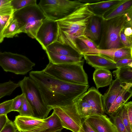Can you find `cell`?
I'll use <instances>...</instances> for the list:
<instances>
[{"label":"cell","mask_w":132,"mask_h":132,"mask_svg":"<svg viewBox=\"0 0 132 132\" xmlns=\"http://www.w3.org/2000/svg\"><path fill=\"white\" fill-rule=\"evenodd\" d=\"M11 1V0H0V16L10 15L14 13Z\"/></svg>","instance_id":"f1b7e54d"},{"label":"cell","mask_w":132,"mask_h":132,"mask_svg":"<svg viewBox=\"0 0 132 132\" xmlns=\"http://www.w3.org/2000/svg\"><path fill=\"white\" fill-rule=\"evenodd\" d=\"M131 47H123L107 49H93L90 53H99L105 55L116 62L124 58H132Z\"/></svg>","instance_id":"9a60e30c"},{"label":"cell","mask_w":132,"mask_h":132,"mask_svg":"<svg viewBox=\"0 0 132 132\" xmlns=\"http://www.w3.org/2000/svg\"><path fill=\"white\" fill-rule=\"evenodd\" d=\"M78 132H96L84 119H82V125Z\"/></svg>","instance_id":"ab89813d"},{"label":"cell","mask_w":132,"mask_h":132,"mask_svg":"<svg viewBox=\"0 0 132 132\" xmlns=\"http://www.w3.org/2000/svg\"><path fill=\"white\" fill-rule=\"evenodd\" d=\"M82 55L88 64L96 69H117L115 62L109 57L99 53H83Z\"/></svg>","instance_id":"7c38bea8"},{"label":"cell","mask_w":132,"mask_h":132,"mask_svg":"<svg viewBox=\"0 0 132 132\" xmlns=\"http://www.w3.org/2000/svg\"><path fill=\"white\" fill-rule=\"evenodd\" d=\"M58 33L57 21L46 18L39 28L35 39L45 51L48 46L56 41Z\"/></svg>","instance_id":"30bf717a"},{"label":"cell","mask_w":132,"mask_h":132,"mask_svg":"<svg viewBox=\"0 0 132 132\" xmlns=\"http://www.w3.org/2000/svg\"><path fill=\"white\" fill-rule=\"evenodd\" d=\"M54 132H61V131H56Z\"/></svg>","instance_id":"ee69618b"},{"label":"cell","mask_w":132,"mask_h":132,"mask_svg":"<svg viewBox=\"0 0 132 132\" xmlns=\"http://www.w3.org/2000/svg\"><path fill=\"white\" fill-rule=\"evenodd\" d=\"M95 15L87 3H83L70 14L57 21L58 33L56 41L70 46L81 54L76 41L79 37L85 35L90 20Z\"/></svg>","instance_id":"7a4b0ae2"},{"label":"cell","mask_w":132,"mask_h":132,"mask_svg":"<svg viewBox=\"0 0 132 132\" xmlns=\"http://www.w3.org/2000/svg\"><path fill=\"white\" fill-rule=\"evenodd\" d=\"M13 13L10 15L0 16V43L4 40V31L13 18Z\"/></svg>","instance_id":"f546056e"},{"label":"cell","mask_w":132,"mask_h":132,"mask_svg":"<svg viewBox=\"0 0 132 132\" xmlns=\"http://www.w3.org/2000/svg\"><path fill=\"white\" fill-rule=\"evenodd\" d=\"M93 79L97 88L98 89L110 85L112 81V74L109 70L96 69L93 74Z\"/></svg>","instance_id":"44dd1931"},{"label":"cell","mask_w":132,"mask_h":132,"mask_svg":"<svg viewBox=\"0 0 132 132\" xmlns=\"http://www.w3.org/2000/svg\"><path fill=\"white\" fill-rule=\"evenodd\" d=\"M132 11V0H120L105 12L102 18L108 20L121 15Z\"/></svg>","instance_id":"ac0fdd59"},{"label":"cell","mask_w":132,"mask_h":132,"mask_svg":"<svg viewBox=\"0 0 132 132\" xmlns=\"http://www.w3.org/2000/svg\"><path fill=\"white\" fill-rule=\"evenodd\" d=\"M14 12L30 5L37 3L36 0H11Z\"/></svg>","instance_id":"d6a6232c"},{"label":"cell","mask_w":132,"mask_h":132,"mask_svg":"<svg viewBox=\"0 0 132 132\" xmlns=\"http://www.w3.org/2000/svg\"><path fill=\"white\" fill-rule=\"evenodd\" d=\"M1 116H0V117Z\"/></svg>","instance_id":"f6af8a7d"},{"label":"cell","mask_w":132,"mask_h":132,"mask_svg":"<svg viewBox=\"0 0 132 132\" xmlns=\"http://www.w3.org/2000/svg\"><path fill=\"white\" fill-rule=\"evenodd\" d=\"M45 51L74 57L82 58L83 56L71 46L56 41L46 48Z\"/></svg>","instance_id":"d6986e66"},{"label":"cell","mask_w":132,"mask_h":132,"mask_svg":"<svg viewBox=\"0 0 132 132\" xmlns=\"http://www.w3.org/2000/svg\"><path fill=\"white\" fill-rule=\"evenodd\" d=\"M132 11L108 20L102 19L101 39L97 45L99 49H107L124 47L121 41V31L132 27Z\"/></svg>","instance_id":"3957f363"},{"label":"cell","mask_w":132,"mask_h":132,"mask_svg":"<svg viewBox=\"0 0 132 132\" xmlns=\"http://www.w3.org/2000/svg\"><path fill=\"white\" fill-rule=\"evenodd\" d=\"M9 120L7 115H3L0 117V132Z\"/></svg>","instance_id":"b9f144b4"},{"label":"cell","mask_w":132,"mask_h":132,"mask_svg":"<svg viewBox=\"0 0 132 132\" xmlns=\"http://www.w3.org/2000/svg\"><path fill=\"white\" fill-rule=\"evenodd\" d=\"M12 101L13 99L0 103V116L7 115V113L12 111Z\"/></svg>","instance_id":"d590c367"},{"label":"cell","mask_w":132,"mask_h":132,"mask_svg":"<svg viewBox=\"0 0 132 132\" xmlns=\"http://www.w3.org/2000/svg\"><path fill=\"white\" fill-rule=\"evenodd\" d=\"M29 77L39 87L47 105L52 110L75 103L85 93L88 85L66 82L41 71H32Z\"/></svg>","instance_id":"6da1fadb"},{"label":"cell","mask_w":132,"mask_h":132,"mask_svg":"<svg viewBox=\"0 0 132 132\" xmlns=\"http://www.w3.org/2000/svg\"><path fill=\"white\" fill-rule=\"evenodd\" d=\"M49 62L55 64H73L84 63L82 58L72 57L46 51Z\"/></svg>","instance_id":"cb8c5ba5"},{"label":"cell","mask_w":132,"mask_h":132,"mask_svg":"<svg viewBox=\"0 0 132 132\" xmlns=\"http://www.w3.org/2000/svg\"><path fill=\"white\" fill-rule=\"evenodd\" d=\"M35 65L24 55L10 52H0V66L5 72L24 75Z\"/></svg>","instance_id":"ba28073f"},{"label":"cell","mask_w":132,"mask_h":132,"mask_svg":"<svg viewBox=\"0 0 132 132\" xmlns=\"http://www.w3.org/2000/svg\"><path fill=\"white\" fill-rule=\"evenodd\" d=\"M122 84L117 79L112 81L107 92L103 95V101L105 113L108 114L113 103L120 93Z\"/></svg>","instance_id":"e0dca14e"},{"label":"cell","mask_w":132,"mask_h":132,"mask_svg":"<svg viewBox=\"0 0 132 132\" xmlns=\"http://www.w3.org/2000/svg\"><path fill=\"white\" fill-rule=\"evenodd\" d=\"M122 84L121 91L111 106L108 113L110 116L116 113L120 108L126 103L131 97L132 83H125Z\"/></svg>","instance_id":"2e32d148"},{"label":"cell","mask_w":132,"mask_h":132,"mask_svg":"<svg viewBox=\"0 0 132 132\" xmlns=\"http://www.w3.org/2000/svg\"><path fill=\"white\" fill-rule=\"evenodd\" d=\"M123 33L124 34L128 36H132V27H129L126 28L123 30Z\"/></svg>","instance_id":"7bdbcfd3"},{"label":"cell","mask_w":132,"mask_h":132,"mask_svg":"<svg viewBox=\"0 0 132 132\" xmlns=\"http://www.w3.org/2000/svg\"><path fill=\"white\" fill-rule=\"evenodd\" d=\"M33 110L35 117L42 119L47 118L52 110L46 105L38 86L30 77H25L18 83Z\"/></svg>","instance_id":"8992f818"},{"label":"cell","mask_w":132,"mask_h":132,"mask_svg":"<svg viewBox=\"0 0 132 132\" xmlns=\"http://www.w3.org/2000/svg\"><path fill=\"white\" fill-rule=\"evenodd\" d=\"M128 132H132V128L130 125L126 107L124 104L121 107L117 112Z\"/></svg>","instance_id":"4dcf8cb0"},{"label":"cell","mask_w":132,"mask_h":132,"mask_svg":"<svg viewBox=\"0 0 132 132\" xmlns=\"http://www.w3.org/2000/svg\"><path fill=\"white\" fill-rule=\"evenodd\" d=\"M84 63L55 64L49 62L42 71L60 80L72 84H88L87 75L83 68Z\"/></svg>","instance_id":"277c9868"},{"label":"cell","mask_w":132,"mask_h":132,"mask_svg":"<svg viewBox=\"0 0 132 132\" xmlns=\"http://www.w3.org/2000/svg\"><path fill=\"white\" fill-rule=\"evenodd\" d=\"M19 87L18 83L10 80L0 84V99L7 96L10 95L13 91Z\"/></svg>","instance_id":"83f0119b"},{"label":"cell","mask_w":132,"mask_h":132,"mask_svg":"<svg viewBox=\"0 0 132 132\" xmlns=\"http://www.w3.org/2000/svg\"><path fill=\"white\" fill-rule=\"evenodd\" d=\"M102 21L101 17L94 15L90 19L86 29L85 36L95 43L100 36Z\"/></svg>","instance_id":"ffe728a7"},{"label":"cell","mask_w":132,"mask_h":132,"mask_svg":"<svg viewBox=\"0 0 132 132\" xmlns=\"http://www.w3.org/2000/svg\"><path fill=\"white\" fill-rule=\"evenodd\" d=\"M123 30L121 31L120 34V38L121 42L124 47H131L132 36H128L125 35L123 33Z\"/></svg>","instance_id":"8d00e7d4"},{"label":"cell","mask_w":132,"mask_h":132,"mask_svg":"<svg viewBox=\"0 0 132 132\" xmlns=\"http://www.w3.org/2000/svg\"><path fill=\"white\" fill-rule=\"evenodd\" d=\"M45 121V119L19 115L15 117L13 123L18 131L24 132L30 131L36 128Z\"/></svg>","instance_id":"5bb4252c"},{"label":"cell","mask_w":132,"mask_h":132,"mask_svg":"<svg viewBox=\"0 0 132 132\" xmlns=\"http://www.w3.org/2000/svg\"><path fill=\"white\" fill-rule=\"evenodd\" d=\"M21 33V24L13 15V18L4 31V38H12Z\"/></svg>","instance_id":"484cf974"},{"label":"cell","mask_w":132,"mask_h":132,"mask_svg":"<svg viewBox=\"0 0 132 132\" xmlns=\"http://www.w3.org/2000/svg\"><path fill=\"white\" fill-rule=\"evenodd\" d=\"M45 120L43 123L36 128L30 131L24 132H54L62 130V126L53 116L51 115L45 119ZM16 132H23L18 130Z\"/></svg>","instance_id":"603a6c76"},{"label":"cell","mask_w":132,"mask_h":132,"mask_svg":"<svg viewBox=\"0 0 132 132\" xmlns=\"http://www.w3.org/2000/svg\"><path fill=\"white\" fill-rule=\"evenodd\" d=\"M17 131L13 122L9 119L0 132H16Z\"/></svg>","instance_id":"74e56055"},{"label":"cell","mask_w":132,"mask_h":132,"mask_svg":"<svg viewBox=\"0 0 132 132\" xmlns=\"http://www.w3.org/2000/svg\"><path fill=\"white\" fill-rule=\"evenodd\" d=\"M84 120L96 132H117L114 125L105 114H94Z\"/></svg>","instance_id":"8fae6325"},{"label":"cell","mask_w":132,"mask_h":132,"mask_svg":"<svg viewBox=\"0 0 132 132\" xmlns=\"http://www.w3.org/2000/svg\"><path fill=\"white\" fill-rule=\"evenodd\" d=\"M127 111V115L130 126L132 128V102H127L124 104Z\"/></svg>","instance_id":"60d3db41"},{"label":"cell","mask_w":132,"mask_h":132,"mask_svg":"<svg viewBox=\"0 0 132 132\" xmlns=\"http://www.w3.org/2000/svg\"><path fill=\"white\" fill-rule=\"evenodd\" d=\"M19 115L22 116L35 117L33 110L25 97L20 111Z\"/></svg>","instance_id":"1f68e13d"},{"label":"cell","mask_w":132,"mask_h":132,"mask_svg":"<svg viewBox=\"0 0 132 132\" xmlns=\"http://www.w3.org/2000/svg\"><path fill=\"white\" fill-rule=\"evenodd\" d=\"M53 109L59 118L63 128L72 132H78L81 126L82 119L75 102L65 106L56 107Z\"/></svg>","instance_id":"9c48e42d"},{"label":"cell","mask_w":132,"mask_h":132,"mask_svg":"<svg viewBox=\"0 0 132 132\" xmlns=\"http://www.w3.org/2000/svg\"><path fill=\"white\" fill-rule=\"evenodd\" d=\"M80 98L87 102L96 114H105L103 95L94 87L89 88Z\"/></svg>","instance_id":"4fadbf2b"},{"label":"cell","mask_w":132,"mask_h":132,"mask_svg":"<svg viewBox=\"0 0 132 132\" xmlns=\"http://www.w3.org/2000/svg\"><path fill=\"white\" fill-rule=\"evenodd\" d=\"M115 62L117 68L127 66L132 67V58L123 59Z\"/></svg>","instance_id":"f35d334b"},{"label":"cell","mask_w":132,"mask_h":132,"mask_svg":"<svg viewBox=\"0 0 132 132\" xmlns=\"http://www.w3.org/2000/svg\"><path fill=\"white\" fill-rule=\"evenodd\" d=\"M14 16L21 24L22 33L35 39L37 31L46 18L37 4L27 5L14 12Z\"/></svg>","instance_id":"5b68a950"},{"label":"cell","mask_w":132,"mask_h":132,"mask_svg":"<svg viewBox=\"0 0 132 132\" xmlns=\"http://www.w3.org/2000/svg\"><path fill=\"white\" fill-rule=\"evenodd\" d=\"M113 73L121 83H132V67L127 66L117 68Z\"/></svg>","instance_id":"d4e9b609"},{"label":"cell","mask_w":132,"mask_h":132,"mask_svg":"<svg viewBox=\"0 0 132 132\" xmlns=\"http://www.w3.org/2000/svg\"><path fill=\"white\" fill-rule=\"evenodd\" d=\"M120 0H111L86 3L95 15L102 17L103 14Z\"/></svg>","instance_id":"7402d4cb"},{"label":"cell","mask_w":132,"mask_h":132,"mask_svg":"<svg viewBox=\"0 0 132 132\" xmlns=\"http://www.w3.org/2000/svg\"><path fill=\"white\" fill-rule=\"evenodd\" d=\"M110 117L112 121L115 126L117 132H128L117 112Z\"/></svg>","instance_id":"836d02e7"},{"label":"cell","mask_w":132,"mask_h":132,"mask_svg":"<svg viewBox=\"0 0 132 132\" xmlns=\"http://www.w3.org/2000/svg\"><path fill=\"white\" fill-rule=\"evenodd\" d=\"M25 97L24 95L22 93L21 94L17 96L13 99L12 111L19 112L22 106Z\"/></svg>","instance_id":"e575fe53"},{"label":"cell","mask_w":132,"mask_h":132,"mask_svg":"<svg viewBox=\"0 0 132 132\" xmlns=\"http://www.w3.org/2000/svg\"><path fill=\"white\" fill-rule=\"evenodd\" d=\"M75 103L78 112L82 119L96 114L89 104L80 98L76 101Z\"/></svg>","instance_id":"4316f807"},{"label":"cell","mask_w":132,"mask_h":132,"mask_svg":"<svg viewBox=\"0 0 132 132\" xmlns=\"http://www.w3.org/2000/svg\"><path fill=\"white\" fill-rule=\"evenodd\" d=\"M84 3L82 0H41L38 5L47 19L57 21L70 14Z\"/></svg>","instance_id":"52a82bcc"}]
</instances>
